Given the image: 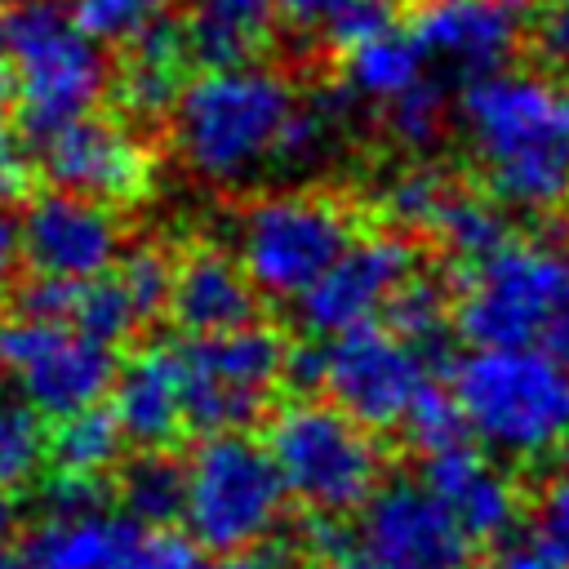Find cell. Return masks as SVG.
Segmentation results:
<instances>
[{"label": "cell", "instance_id": "19", "mask_svg": "<svg viewBox=\"0 0 569 569\" xmlns=\"http://www.w3.org/2000/svg\"><path fill=\"white\" fill-rule=\"evenodd\" d=\"M164 311L187 338H200V333H222L258 320L262 293L249 284V276L227 249L200 244L173 262Z\"/></svg>", "mask_w": 569, "mask_h": 569}, {"label": "cell", "instance_id": "27", "mask_svg": "<svg viewBox=\"0 0 569 569\" xmlns=\"http://www.w3.org/2000/svg\"><path fill=\"white\" fill-rule=\"evenodd\" d=\"M378 320L405 338L409 347H418L427 360L449 365V284L413 271L378 311Z\"/></svg>", "mask_w": 569, "mask_h": 569}, {"label": "cell", "instance_id": "11", "mask_svg": "<svg viewBox=\"0 0 569 569\" xmlns=\"http://www.w3.org/2000/svg\"><path fill=\"white\" fill-rule=\"evenodd\" d=\"M436 360L396 338L382 320L351 325L333 338H320V387L342 413H351L369 431H391L418 400L427 382H436Z\"/></svg>", "mask_w": 569, "mask_h": 569}, {"label": "cell", "instance_id": "32", "mask_svg": "<svg viewBox=\"0 0 569 569\" xmlns=\"http://www.w3.org/2000/svg\"><path fill=\"white\" fill-rule=\"evenodd\" d=\"M107 569H213V556L178 525H133Z\"/></svg>", "mask_w": 569, "mask_h": 569}, {"label": "cell", "instance_id": "25", "mask_svg": "<svg viewBox=\"0 0 569 569\" xmlns=\"http://www.w3.org/2000/svg\"><path fill=\"white\" fill-rule=\"evenodd\" d=\"M116 511L133 525H178L182 516V462L169 449H138L116 476Z\"/></svg>", "mask_w": 569, "mask_h": 569}, {"label": "cell", "instance_id": "23", "mask_svg": "<svg viewBox=\"0 0 569 569\" xmlns=\"http://www.w3.org/2000/svg\"><path fill=\"white\" fill-rule=\"evenodd\" d=\"M120 453L124 436L102 400L67 418H53V427L44 431V462L67 476H107L120 462Z\"/></svg>", "mask_w": 569, "mask_h": 569}, {"label": "cell", "instance_id": "14", "mask_svg": "<svg viewBox=\"0 0 569 569\" xmlns=\"http://www.w3.org/2000/svg\"><path fill=\"white\" fill-rule=\"evenodd\" d=\"M40 142V169L53 187L116 204V200H138L151 178V160L142 138L98 111H84L58 129H49Z\"/></svg>", "mask_w": 569, "mask_h": 569}, {"label": "cell", "instance_id": "10", "mask_svg": "<svg viewBox=\"0 0 569 569\" xmlns=\"http://www.w3.org/2000/svg\"><path fill=\"white\" fill-rule=\"evenodd\" d=\"M116 347L67 320L0 316V387L31 405L44 422L98 405L116 378Z\"/></svg>", "mask_w": 569, "mask_h": 569}, {"label": "cell", "instance_id": "43", "mask_svg": "<svg viewBox=\"0 0 569 569\" xmlns=\"http://www.w3.org/2000/svg\"><path fill=\"white\" fill-rule=\"evenodd\" d=\"M467 569H560V565L533 542H498L480 565H467Z\"/></svg>", "mask_w": 569, "mask_h": 569}, {"label": "cell", "instance_id": "21", "mask_svg": "<svg viewBox=\"0 0 569 569\" xmlns=\"http://www.w3.org/2000/svg\"><path fill=\"white\" fill-rule=\"evenodd\" d=\"M133 520L116 507H93L76 516H40L22 538L18 556L27 569H107L129 538Z\"/></svg>", "mask_w": 569, "mask_h": 569}, {"label": "cell", "instance_id": "13", "mask_svg": "<svg viewBox=\"0 0 569 569\" xmlns=\"http://www.w3.org/2000/svg\"><path fill=\"white\" fill-rule=\"evenodd\" d=\"M18 253L31 276L80 284L116 267L124 253V231L111 204L53 187L31 196L27 213L18 218Z\"/></svg>", "mask_w": 569, "mask_h": 569}, {"label": "cell", "instance_id": "45", "mask_svg": "<svg viewBox=\"0 0 569 569\" xmlns=\"http://www.w3.org/2000/svg\"><path fill=\"white\" fill-rule=\"evenodd\" d=\"M18 267H22V253H18V218H9L0 209V298L13 293Z\"/></svg>", "mask_w": 569, "mask_h": 569}, {"label": "cell", "instance_id": "42", "mask_svg": "<svg viewBox=\"0 0 569 569\" xmlns=\"http://www.w3.org/2000/svg\"><path fill=\"white\" fill-rule=\"evenodd\" d=\"M347 0H271V18H280L293 36H320L329 31V22L342 13Z\"/></svg>", "mask_w": 569, "mask_h": 569}, {"label": "cell", "instance_id": "37", "mask_svg": "<svg viewBox=\"0 0 569 569\" xmlns=\"http://www.w3.org/2000/svg\"><path fill=\"white\" fill-rule=\"evenodd\" d=\"M391 27H396V0H347L342 13L329 22L325 44L338 49V53H347V49H356V44L391 31Z\"/></svg>", "mask_w": 569, "mask_h": 569}, {"label": "cell", "instance_id": "17", "mask_svg": "<svg viewBox=\"0 0 569 569\" xmlns=\"http://www.w3.org/2000/svg\"><path fill=\"white\" fill-rule=\"evenodd\" d=\"M418 485L445 507V516L467 533L471 547H498L520 529V489L511 471L480 445L458 440L436 453H422Z\"/></svg>", "mask_w": 569, "mask_h": 569}, {"label": "cell", "instance_id": "8", "mask_svg": "<svg viewBox=\"0 0 569 569\" xmlns=\"http://www.w3.org/2000/svg\"><path fill=\"white\" fill-rule=\"evenodd\" d=\"M356 236V209L325 191H276L240 209L231 258L262 298H298Z\"/></svg>", "mask_w": 569, "mask_h": 569}, {"label": "cell", "instance_id": "12", "mask_svg": "<svg viewBox=\"0 0 569 569\" xmlns=\"http://www.w3.org/2000/svg\"><path fill=\"white\" fill-rule=\"evenodd\" d=\"M422 253L409 231L351 236V244L293 298V316L307 338H333L351 325L378 320L382 302L418 271Z\"/></svg>", "mask_w": 569, "mask_h": 569}, {"label": "cell", "instance_id": "1", "mask_svg": "<svg viewBox=\"0 0 569 569\" xmlns=\"http://www.w3.org/2000/svg\"><path fill=\"white\" fill-rule=\"evenodd\" d=\"M458 124L480 191L507 213L569 204V84L551 71L498 67L462 80Z\"/></svg>", "mask_w": 569, "mask_h": 569}, {"label": "cell", "instance_id": "39", "mask_svg": "<svg viewBox=\"0 0 569 569\" xmlns=\"http://www.w3.org/2000/svg\"><path fill=\"white\" fill-rule=\"evenodd\" d=\"M31 169H36V160H31V147H27L22 124L0 107V204L27 196Z\"/></svg>", "mask_w": 569, "mask_h": 569}, {"label": "cell", "instance_id": "28", "mask_svg": "<svg viewBox=\"0 0 569 569\" xmlns=\"http://www.w3.org/2000/svg\"><path fill=\"white\" fill-rule=\"evenodd\" d=\"M67 325H76L80 333H89V338H98L107 347H120V342H129L142 329V316L129 302V293L116 280V271H102V276L76 284Z\"/></svg>", "mask_w": 569, "mask_h": 569}, {"label": "cell", "instance_id": "9", "mask_svg": "<svg viewBox=\"0 0 569 569\" xmlns=\"http://www.w3.org/2000/svg\"><path fill=\"white\" fill-rule=\"evenodd\" d=\"M284 333L262 320L178 342L187 431L213 436L258 422L284 382Z\"/></svg>", "mask_w": 569, "mask_h": 569}, {"label": "cell", "instance_id": "41", "mask_svg": "<svg viewBox=\"0 0 569 569\" xmlns=\"http://www.w3.org/2000/svg\"><path fill=\"white\" fill-rule=\"evenodd\" d=\"M71 280H53V276H31L27 284H18L13 293V311L18 316H36V320H67L71 311Z\"/></svg>", "mask_w": 569, "mask_h": 569}, {"label": "cell", "instance_id": "18", "mask_svg": "<svg viewBox=\"0 0 569 569\" xmlns=\"http://www.w3.org/2000/svg\"><path fill=\"white\" fill-rule=\"evenodd\" d=\"M111 418L133 449H169L182 431V356L178 342H147L111 378Z\"/></svg>", "mask_w": 569, "mask_h": 569}, {"label": "cell", "instance_id": "15", "mask_svg": "<svg viewBox=\"0 0 569 569\" xmlns=\"http://www.w3.org/2000/svg\"><path fill=\"white\" fill-rule=\"evenodd\" d=\"M360 547L396 569H467L471 542L418 476H382L360 502Z\"/></svg>", "mask_w": 569, "mask_h": 569}, {"label": "cell", "instance_id": "40", "mask_svg": "<svg viewBox=\"0 0 569 569\" xmlns=\"http://www.w3.org/2000/svg\"><path fill=\"white\" fill-rule=\"evenodd\" d=\"M533 40H538V53L547 62L551 76L569 80V0H551L538 18H533Z\"/></svg>", "mask_w": 569, "mask_h": 569}, {"label": "cell", "instance_id": "3", "mask_svg": "<svg viewBox=\"0 0 569 569\" xmlns=\"http://www.w3.org/2000/svg\"><path fill=\"white\" fill-rule=\"evenodd\" d=\"M449 369L467 440L502 462H542L569 449V369L538 342L471 347Z\"/></svg>", "mask_w": 569, "mask_h": 569}, {"label": "cell", "instance_id": "36", "mask_svg": "<svg viewBox=\"0 0 569 569\" xmlns=\"http://www.w3.org/2000/svg\"><path fill=\"white\" fill-rule=\"evenodd\" d=\"M529 520H533V547H542L560 569H569V467L547 476Z\"/></svg>", "mask_w": 569, "mask_h": 569}, {"label": "cell", "instance_id": "47", "mask_svg": "<svg viewBox=\"0 0 569 569\" xmlns=\"http://www.w3.org/2000/svg\"><path fill=\"white\" fill-rule=\"evenodd\" d=\"M320 569H396V565H387L382 556H373V551H365V547L338 542L329 556H320Z\"/></svg>", "mask_w": 569, "mask_h": 569}, {"label": "cell", "instance_id": "48", "mask_svg": "<svg viewBox=\"0 0 569 569\" xmlns=\"http://www.w3.org/2000/svg\"><path fill=\"white\" fill-rule=\"evenodd\" d=\"M18 529H22L18 493H13V489H0V551H9V547L18 542Z\"/></svg>", "mask_w": 569, "mask_h": 569}, {"label": "cell", "instance_id": "6", "mask_svg": "<svg viewBox=\"0 0 569 569\" xmlns=\"http://www.w3.org/2000/svg\"><path fill=\"white\" fill-rule=\"evenodd\" d=\"M289 493L262 440L249 431H213L182 462V529L209 551L231 556L262 547L284 525Z\"/></svg>", "mask_w": 569, "mask_h": 569}, {"label": "cell", "instance_id": "26", "mask_svg": "<svg viewBox=\"0 0 569 569\" xmlns=\"http://www.w3.org/2000/svg\"><path fill=\"white\" fill-rule=\"evenodd\" d=\"M342 58H347V84L342 89L356 102H378V107L391 102L400 89H409L427 71V58L413 44V36L396 31V27L356 44V49H347Z\"/></svg>", "mask_w": 569, "mask_h": 569}, {"label": "cell", "instance_id": "20", "mask_svg": "<svg viewBox=\"0 0 569 569\" xmlns=\"http://www.w3.org/2000/svg\"><path fill=\"white\" fill-rule=\"evenodd\" d=\"M187 40L173 18H160L138 40L124 44V62L116 71V102L133 120H164L182 80H187Z\"/></svg>", "mask_w": 569, "mask_h": 569}, {"label": "cell", "instance_id": "31", "mask_svg": "<svg viewBox=\"0 0 569 569\" xmlns=\"http://www.w3.org/2000/svg\"><path fill=\"white\" fill-rule=\"evenodd\" d=\"M173 0H67L71 22L102 49H124L147 27L169 18Z\"/></svg>", "mask_w": 569, "mask_h": 569}, {"label": "cell", "instance_id": "44", "mask_svg": "<svg viewBox=\"0 0 569 569\" xmlns=\"http://www.w3.org/2000/svg\"><path fill=\"white\" fill-rule=\"evenodd\" d=\"M538 347H542L551 360H560V365L569 369V289H565V293H560V302L551 307V316H547V325H542Z\"/></svg>", "mask_w": 569, "mask_h": 569}, {"label": "cell", "instance_id": "49", "mask_svg": "<svg viewBox=\"0 0 569 569\" xmlns=\"http://www.w3.org/2000/svg\"><path fill=\"white\" fill-rule=\"evenodd\" d=\"M0 569H27V565H22V556L9 547V551H0Z\"/></svg>", "mask_w": 569, "mask_h": 569}, {"label": "cell", "instance_id": "33", "mask_svg": "<svg viewBox=\"0 0 569 569\" xmlns=\"http://www.w3.org/2000/svg\"><path fill=\"white\" fill-rule=\"evenodd\" d=\"M449 187H453V178H445L436 164H409V169H400V173L382 187V196H378L382 218H387L396 231L418 236V231L431 227V218H436L440 200L449 196Z\"/></svg>", "mask_w": 569, "mask_h": 569}, {"label": "cell", "instance_id": "46", "mask_svg": "<svg viewBox=\"0 0 569 569\" xmlns=\"http://www.w3.org/2000/svg\"><path fill=\"white\" fill-rule=\"evenodd\" d=\"M213 569H298L284 551H276V547H244V551H231V556H222Z\"/></svg>", "mask_w": 569, "mask_h": 569}, {"label": "cell", "instance_id": "16", "mask_svg": "<svg viewBox=\"0 0 569 569\" xmlns=\"http://www.w3.org/2000/svg\"><path fill=\"white\" fill-rule=\"evenodd\" d=\"M533 27L529 0H436L413 18V44L440 71L471 80L516 58Z\"/></svg>", "mask_w": 569, "mask_h": 569}, {"label": "cell", "instance_id": "35", "mask_svg": "<svg viewBox=\"0 0 569 569\" xmlns=\"http://www.w3.org/2000/svg\"><path fill=\"white\" fill-rule=\"evenodd\" d=\"M116 280L124 284L129 302L138 307L142 325H151L156 316H164V302H169V280H173V262L156 249V244H138L129 253L116 258Z\"/></svg>", "mask_w": 569, "mask_h": 569}, {"label": "cell", "instance_id": "5", "mask_svg": "<svg viewBox=\"0 0 569 569\" xmlns=\"http://www.w3.org/2000/svg\"><path fill=\"white\" fill-rule=\"evenodd\" d=\"M262 445L280 471L289 502H302L325 520L356 516L373 485L387 476L378 436L320 396L284 400L271 413Z\"/></svg>", "mask_w": 569, "mask_h": 569}, {"label": "cell", "instance_id": "4", "mask_svg": "<svg viewBox=\"0 0 569 569\" xmlns=\"http://www.w3.org/2000/svg\"><path fill=\"white\" fill-rule=\"evenodd\" d=\"M0 67L31 138H44L49 129L93 111L111 84L102 44H93L71 22L67 0H4Z\"/></svg>", "mask_w": 569, "mask_h": 569}, {"label": "cell", "instance_id": "7", "mask_svg": "<svg viewBox=\"0 0 569 569\" xmlns=\"http://www.w3.org/2000/svg\"><path fill=\"white\" fill-rule=\"evenodd\" d=\"M449 325L471 347L538 342L551 307L569 289V249L547 240H502L449 284Z\"/></svg>", "mask_w": 569, "mask_h": 569}, {"label": "cell", "instance_id": "29", "mask_svg": "<svg viewBox=\"0 0 569 569\" xmlns=\"http://www.w3.org/2000/svg\"><path fill=\"white\" fill-rule=\"evenodd\" d=\"M382 107H387V129L400 147L431 151L445 138V124H449V84H445V76L422 71L409 89H400Z\"/></svg>", "mask_w": 569, "mask_h": 569}, {"label": "cell", "instance_id": "2", "mask_svg": "<svg viewBox=\"0 0 569 569\" xmlns=\"http://www.w3.org/2000/svg\"><path fill=\"white\" fill-rule=\"evenodd\" d=\"M293 107L298 89L276 67H204L200 76L182 80L169 107L173 151L209 187H249L276 164V147Z\"/></svg>", "mask_w": 569, "mask_h": 569}, {"label": "cell", "instance_id": "30", "mask_svg": "<svg viewBox=\"0 0 569 569\" xmlns=\"http://www.w3.org/2000/svg\"><path fill=\"white\" fill-rule=\"evenodd\" d=\"M44 467V418L0 387V489H22Z\"/></svg>", "mask_w": 569, "mask_h": 569}, {"label": "cell", "instance_id": "38", "mask_svg": "<svg viewBox=\"0 0 569 569\" xmlns=\"http://www.w3.org/2000/svg\"><path fill=\"white\" fill-rule=\"evenodd\" d=\"M93 507H111V489L102 476L49 471V480L40 485V516H76V511H93Z\"/></svg>", "mask_w": 569, "mask_h": 569}, {"label": "cell", "instance_id": "24", "mask_svg": "<svg viewBox=\"0 0 569 569\" xmlns=\"http://www.w3.org/2000/svg\"><path fill=\"white\" fill-rule=\"evenodd\" d=\"M445 253L453 258V267H467V262H480L485 253H493L502 240H511V218L498 200H489L485 191H462L458 182L449 187V196L440 200L431 227H427Z\"/></svg>", "mask_w": 569, "mask_h": 569}, {"label": "cell", "instance_id": "34", "mask_svg": "<svg viewBox=\"0 0 569 569\" xmlns=\"http://www.w3.org/2000/svg\"><path fill=\"white\" fill-rule=\"evenodd\" d=\"M400 431H405V440H409L418 453H436V449H445V445L467 440L462 418H458V405H453V396H449V387H445L440 378L418 391V400H413L409 413L400 418Z\"/></svg>", "mask_w": 569, "mask_h": 569}, {"label": "cell", "instance_id": "22", "mask_svg": "<svg viewBox=\"0 0 569 569\" xmlns=\"http://www.w3.org/2000/svg\"><path fill=\"white\" fill-rule=\"evenodd\" d=\"M271 0H191V18L182 27L187 53L200 67H236L253 62L271 31Z\"/></svg>", "mask_w": 569, "mask_h": 569}, {"label": "cell", "instance_id": "50", "mask_svg": "<svg viewBox=\"0 0 569 569\" xmlns=\"http://www.w3.org/2000/svg\"><path fill=\"white\" fill-rule=\"evenodd\" d=\"M418 4H436V0H418Z\"/></svg>", "mask_w": 569, "mask_h": 569}]
</instances>
